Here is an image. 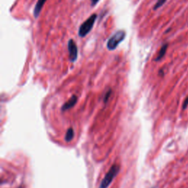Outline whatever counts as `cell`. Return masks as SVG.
Masks as SVG:
<instances>
[{"label":"cell","instance_id":"3957f363","mask_svg":"<svg viewBox=\"0 0 188 188\" xmlns=\"http://www.w3.org/2000/svg\"><path fill=\"white\" fill-rule=\"evenodd\" d=\"M120 171V166L119 165H113L110 169V171L106 173L105 177L101 181V184H100L99 188H107L110 185L112 181L114 179L116 176L119 173Z\"/></svg>","mask_w":188,"mask_h":188},{"label":"cell","instance_id":"277c9868","mask_svg":"<svg viewBox=\"0 0 188 188\" xmlns=\"http://www.w3.org/2000/svg\"><path fill=\"white\" fill-rule=\"evenodd\" d=\"M68 50L69 52V59L72 63L77 60L78 57V48L73 39H70L68 43Z\"/></svg>","mask_w":188,"mask_h":188},{"label":"cell","instance_id":"7a4b0ae2","mask_svg":"<svg viewBox=\"0 0 188 188\" xmlns=\"http://www.w3.org/2000/svg\"><path fill=\"white\" fill-rule=\"evenodd\" d=\"M96 19H97V15L96 13H94L93 15H91L85 21H84V22L82 24L80 27H79V32H78V34H79V37L81 38L85 37V36L91 31V29H93L94 23H95Z\"/></svg>","mask_w":188,"mask_h":188},{"label":"cell","instance_id":"8fae6325","mask_svg":"<svg viewBox=\"0 0 188 188\" xmlns=\"http://www.w3.org/2000/svg\"><path fill=\"white\" fill-rule=\"evenodd\" d=\"M110 93H111V91H109L107 93V95H105V99H104V101H105V102H107V99H109V97H110Z\"/></svg>","mask_w":188,"mask_h":188},{"label":"cell","instance_id":"ba28073f","mask_svg":"<svg viewBox=\"0 0 188 188\" xmlns=\"http://www.w3.org/2000/svg\"><path fill=\"white\" fill-rule=\"evenodd\" d=\"M74 132L73 128H69V129L67 130L66 134H65V140L66 142H70L72 139L74 138Z\"/></svg>","mask_w":188,"mask_h":188},{"label":"cell","instance_id":"30bf717a","mask_svg":"<svg viewBox=\"0 0 188 188\" xmlns=\"http://www.w3.org/2000/svg\"><path fill=\"white\" fill-rule=\"evenodd\" d=\"M187 106H188V96L187 98H186L185 100V101H184L183 105H182V109L183 110H185L186 108L187 107Z\"/></svg>","mask_w":188,"mask_h":188},{"label":"cell","instance_id":"6da1fadb","mask_svg":"<svg viewBox=\"0 0 188 188\" xmlns=\"http://www.w3.org/2000/svg\"><path fill=\"white\" fill-rule=\"evenodd\" d=\"M126 38V32L123 29L117 31L110 38L107 43V48L110 51H113L118 47Z\"/></svg>","mask_w":188,"mask_h":188},{"label":"cell","instance_id":"5b68a950","mask_svg":"<svg viewBox=\"0 0 188 188\" xmlns=\"http://www.w3.org/2000/svg\"><path fill=\"white\" fill-rule=\"evenodd\" d=\"M46 2H47V0H38L33 11V16L35 19H37V18L39 16L40 13H41V10L43 8V5H44Z\"/></svg>","mask_w":188,"mask_h":188},{"label":"cell","instance_id":"52a82bcc","mask_svg":"<svg viewBox=\"0 0 188 188\" xmlns=\"http://www.w3.org/2000/svg\"><path fill=\"white\" fill-rule=\"evenodd\" d=\"M168 47V43H165V44L162 46L161 49L159 51V53H158V55L157 56V57H156L155 61H159L160 60L163 58L164 56L165 55L166 51H167Z\"/></svg>","mask_w":188,"mask_h":188},{"label":"cell","instance_id":"8992f818","mask_svg":"<svg viewBox=\"0 0 188 188\" xmlns=\"http://www.w3.org/2000/svg\"><path fill=\"white\" fill-rule=\"evenodd\" d=\"M77 101V96H75V95L72 96V97L71 98V99H70L69 101H66V102H65L63 105V107H62V110L65 111V110H67L71 109V107H73L74 106L76 105Z\"/></svg>","mask_w":188,"mask_h":188},{"label":"cell","instance_id":"9c48e42d","mask_svg":"<svg viewBox=\"0 0 188 188\" xmlns=\"http://www.w3.org/2000/svg\"><path fill=\"white\" fill-rule=\"evenodd\" d=\"M167 0H157V3L154 5V10H157L159 7H161L166 2Z\"/></svg>","mask_w":188,"mask_h":188},{"label":"cell","instance_id":"7c38bea8","mask_svg":"<svg viewBox=\"0 0 188 188\" xmlns=\"http://www.w3.org/2000/svg\"><path fill=\"white\" fill-rule=\"evenodd\" d=\"M99 1H100V0H91V6H95L98 2H99Z\"/></svg>","mask_w":188,"mask_h":188}]
</instances>
